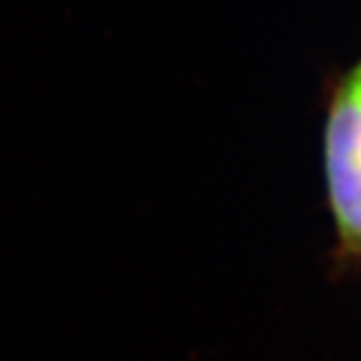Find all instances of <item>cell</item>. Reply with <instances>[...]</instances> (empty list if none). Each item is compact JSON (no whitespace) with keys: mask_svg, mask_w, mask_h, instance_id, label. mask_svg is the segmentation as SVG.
Here are the masks:
<instances>
[{"mask_svg":"<svg viewBox=\"0 0 361 361\" xmlns=\"http://www.w3.org/2000/svg\"><path fill=\"white\" fill-rule=\"evenodd\" d=\"M326 204L335 257L361 266V59L333 83L322 131Z\"/></svg>","mask_w":361,"mask_h":361,"instance_id":"obj_1","label":"cell"}]
</instances>
